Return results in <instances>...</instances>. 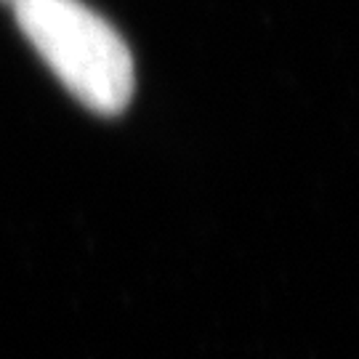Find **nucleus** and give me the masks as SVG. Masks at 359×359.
Here are the masks:
<instances>
[{
  "label": "nucleus",
  "mask_w": 359,
  "mask_h": 359,
  "mask_svg": "<svg viewBox=\"0 0 359 359\" xmlns=\"http://www.w3.org/2000/svg\"><path fill=\"white\" fill-rule=\"evenodd\" d=\"M16 22L77 102L99 115L128 107L133 56L117 29L80 0H11Z\"/></svg>",
  "instance_id": "f257e3e1"
}]
</instances>
